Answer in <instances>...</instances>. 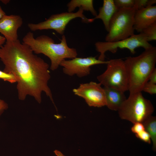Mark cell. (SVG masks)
Segmentation results:
<instances>
[{
    "mask_svg": "<svg viewBox=\"0 0 156 156\" xmlns=\"http://www.w3.org/2000/svg\"><path fill=\"white\" fill-rule=\"evenodd\" d=\"M0 59L4 65L3 71L12 74L16 79L20 100L29 95L40 103L44 92L55 105L48 84L51 78L49 65L35 55L28 45L18 39L6 41L0 48Z\"/></svg>",
    "mask_w": 156,
    "mask_h": 156,
    "instance_id": "1",
    "label": "cell"
},
{
    "mask_svg": "<svg viewBox=\"0 0 156 156\" xmlns=\"http://www.w3.org/2000/svg\"><path fill=\"white\" fill-rule=\"evenodd\" d=\"M23 41L35 53L42 54L47 57L51 62L50 68L53 71L57 69L64 60L72 59L77 55L76 49L68 46L64 35L62 36L61 42L55 43L48 36L43 35L35 38L33 33L29 31L23 37Z\"/></svg>",
    "mask_w": 156,
    "mask_h": 156,
    "instance_id": "2",
    "label": "cell"
},
{
    "mask_svg": "<svg viewBox=\"0 0 156 156\" xmlns=\"http://www.w3.org/2000/svg\"><path fill=\"white\" fill-rule=\"evenodd\" d=\"M124 61L128 79L129 94L142 92L154 70L156 63V47L145 50L139 55L129 56Z\"/></svg>",
    "mask_w": 156,
    "mask_h": 156,
    "instance_id": "3",
    "label": "cell"
},
{
    "mask_svg": "<svg viewBox=\"0 0 156 156\" xmlns=\"http://www.w3.org/2000/svg\"><path fill=\"white\" fill-rule=\"evenodd\" d=\"M154 111L151 101L145 98L142 92L129 94L118 110L120 118L133 124L143 123Z\"/></svg>",
    "mask_w": 156,
    "mask_h": 156,
    "instance_id": "4",
    "label": "cell"
},
{
    "mask_svg": "<svg viewBox=\"0 0 156 156\" xmlns=\"http://www.w3.org/2000/svg\"><path fill=\"white\" fill-rule=\"evenodd\" d=\"M136 10L134 7L118 9L110 21L105 42L120 40L134 34V18Z\"/></svg>",
    "mask_w": 156,
    "mask_h": 156,
    "instance_id": "5",
    "label": "cell"
},
{
    "mask_svg": "<svg viewBox=\"0 0 156 156\" xmlns=\"http://www.w3.org/2000/svg\"><path fill=\"white\" fill-rule=\"evenodd\" d=\"M106 70L97 79L104 87L115 89L125 92L128 90V79L124 61L111 59L107 64Z\"/></svg>",
    "mask_w": 156,
    "mask_h": 156,
    "instance_id": "6",
    "label": "cell"
},
{
    "mask_svg": "<svg viewBox=\"0 0 156 156\" xmlns=\"http://www.w3.org/2000/svg\"><path fill=\"white\" fill-rule=\"evenodd\" d=\"M95 46L96 51L100 53L98 59L102 61H105V53L108 51L114 53L116 52L118 48L127 49L134 54L136 48L142 47L146 50L153 47L147 41L146 35L143 32L116 41L98 42L95 43Z\"/></svg>",
    "mask_w": 156,
    "mask_h": 156,
    "instance_id": "7",
    "label": "cell"
},
{
    "mask_svg": "<svg viewBox=\"0 0 156 156\" xmlns=\"http://www.w3.org/2000/svg\"><path fill=\"white\" fill-rule=\"evenodd\" d=\"M83 11L82 8H79L78 10L75 12H64L53 14L44 21L36 24L29 23L27 26L32 31L51 29L63 35L67 25L74 19L80 18L83 22L90 23V18H87L84 15Z\"/></svg>",
    "mask_w": 156,
    "mask_h": 156,
    "instance_id": "8",
    "label": "cell"
},
{
    "mask_svg": "<svg viewBox=\"0 0 156 156\" xmlns=\"http://www.w3.org/2000/svg\"><path fill=\"white\" fill-rule=\"evenodd\" d=\"M99 83L91 81L80 84L73 89L74 94L83 98L90 107H101L106 106L105 92Z\"/></svg>",
    "mask_w": 156,
    "mask_h": 156,
    "instance_id": "9",
    "label": "cell"
},
{
    "mask_svg": "<svg viewBox=\"0 0 156 156\" xmlns=\"http://www.w3.org/2000/svg\"><path fill=\"white\" fill-rule=\"evenodd\" d=\"M108 61H102L95 57L86 58L76 57L69 60L62 61L60 66L63 67L64 73L69 76L76 75L81 78L88 76L90 73L91 66L96 64H106Z\"/></svg>",
    "mask_w": 156,
    "mask_h": 156,
    "instance_id": "10",
    "label": "cell"
},
{
    "mask_svg": "<svg viewBox=\"0 0 156 156\" xmlns=\"http://www.w3.org/2000/svg\"><path fill=\"white\" fill-rule=\"evenodd\" d=\"M23 23L20 16L5 14L0 19V33L3 35L6 41H16L18 39V30Z\"/></svg>",
    "mask_w": 156,
    "mask_h": 156,
    "instance_id": "11",
    "label": "cell"
},
{
    "mask_svg": "<svg viewBox=\"0 0 156 156\" xmlns=\"http://www.w3.org/2000/svg\"><path fill=\"white\" fill-rule=\"evenodd\" d=\"M134 27L138 32L143 31L156 22V6H147L136 10L134 16Z\"/></svg>",
    "mask_w": 156,
    "mask_h": 156,
    "instance_id": "12",
    "label": "cell"
},
{
    "mask_svg": "<svg viewBox=\"0 0 156 156\" xmlns=\"http://www.w3.org/2000/svg\"><path fill=\"white\" fill-rule=\"evenodd\" d=\"M118 9L114 0H104L103 6L99 9L98 14L94 18H90V23L93 22L96 19H101L108 32L110 21Z\"/></svg>",
    "mask_w": 156,
    "mask_h": 156,
    "instance_id": "13",
    "label": "cell"
},
{
    "mask_svg": "<svg viewBox=\"0 0 156 156\" xmlns=\"http://www.w3.org/2000/svg\"><path fill=\"white\" fill-rule=\"evenodd\" d=\"M103 88L105 94L106 106L111 110L118 111L127 99L124 92L114 88Z\"/></svg>",
    "mask_w": 156,
    "mask_h": 156,
    "instance_id": "14",
    "label": "cell"
},
{
    "mask_svg": "<svg viewBox=\"0 0 156 156\" xmlns=\"http://www.w3.org/2000/svg\"><path fill=\"white\" fill-rule=\"evenodd\" d=\"M92 0H72L67 4L68 12H73L77 7L81 8L84 11L90 12L95 16L97 14L95 10Z\"/></svg>",
    "mask_w": 156,
    "mask_h": 156,
    "instance_id": "15",
    "label": "cell"
},
{
    "mask_svg": "<svg viewBox=\"0 0 156 156\" xmlns=\"http://www.w3.org/2000/svg\"><path fill=\"white\" fill-rule=\"evenodd\" d=\"M145 130L150 135L153 142L152 150L156 151V117L151 116L142 123Z\"/></svg>",
    "mask_w": 156,
    "mask_h": 156,
    "instance_id": "16",
    "label": "cell"
},
{
    "mask_svg": "<svg viewBox=\"0 0 156 156\" xmlns=\"http://www.w3.org/2000/svg\"><path fill=\"white\" fill-rule=\"evenodd\" d=\"M142 32L146 36L147 41L156 40V22H155L144 29Z\"/></svg>",
    "mask_w": 156,
    "mask_h": 156,
    "instance_id": "17",
    "label": "cell"
},
{
    "mask_svg": "<svg viewBox=\"0 0 156 156\" xmlns=\"http://www.w3.org/2000/svg\"><path fill=\"white\" fill-rule=\"evenodd\" d=\"M115 4L118 9L131 8L134 6L135 0H114Z\"/></svg>",
    "mask_w": 156,
    "mask_h": 156,
    "instance_id": "18",
    "label": "cell"
},
{
    "mask_svg": "<svg viewBox=\"0 0 156 156\" xmlns=\"http://www.w3.org/2000/svg\"><path fill=\"white\" fill-rule=\"evenodd\" d=\"M156 2V0H135L134 7L138 10L153 5Z\"/></svg>",
    "mask_w": 156,
    "mask_h": 156,
    "instance_id": "19",
    "label": "cell"
},
{
    "mask_svg": "<svg viewBox=\"0 0 156 156\" xmlns=\"http://www.w3.org/2000/svg\"><path fill=\"white\" fill-rule=\"evenodd\" d=\"M0 79L11 83L16 82V79L13 75L1 70H0Z\"/></svg>",
    "mask_w": 156,
    "mask_h": 156,
    "instance_id": "20",
    "label": "cell"
},
{
    "mask_svg": "<svg viewBox=\"0 0 156 156\" xmlns=\"http://www.w3.org/2000/svg\"><path fill=\"white\" fill-rule=\"evenodd\" d=\"M142 91L151 94H155L156 93V84L148 81L144 85Z\"/></svg>",
    "mask_w": 156,
    "mask_h": 156,
    "instance_id": "21",
    "label": "cell"
},
{
    "mask_svg": "<svg viewBox=\"0 0 156 156\" xmlns=\"http://www.w3.org/2000/svg\"><path fill=\"white\" fill-rule=\"evenodd\" d=\"M136 137L146 143L150 144L151 142L150 135L145 130L135 134Z\"/></svg>",
    "mask_w": 156,
    "mask_h": 156,
    "instance_id": "22",
    "label": "cell"
},
{
    "mask_svg": "<svg viewBox=\"0 0 156 156\" xmlns=\"http://www.w3.org/2000/svg\"><path fill=\"white\" fill-rule=\"evenodd\" d=\"M133 124V125L131 128V130L135 134L145 130L144 125L142 123L137 122Z\"/></svg>",
    "mask_w": 156,
    "mask_h": 156,
    "instance_id": "23",
    "label": "cell"
},
{
    "mask_svg": "<svg viewBox=\"0 0 156 156\" xmlns=\"http://www.w3.org/2000/svg\"><path fill=\"white\" fill-rule=\"evenodd\" d=\"M8 108V104L3 100L0 99V116Z\"/></svg>",
    "mask_w": 156,
    "mask_h": 156,
    "instance_id": "24",
    "label": "cell"
},
{
    "mask_svg": "<svg viewBox=\"0 0 156 156\" xmlns=\"http://www.w3.org/2000/svg\"><path fill=\"white\" fill-rule=\"evenodd\" d=\"M148 81L153 83H156V68H155L150 75Z\"/></svg>",
    "mask_w": 156,
    "mask_h": 156,
    "instance_id": "25",
    "label": "cell"
},
{
    "mask_svg": "<svg viewBox=\"0 0 156 156\" xmlns=\"http://www.w3.org/2000/svg\"><path fill=\"white\" fill-rule=\"evenodd\" d=\"M5 38L3 36L0 35V48L6 42Z\"/></svg>",
    "mask_w": 156,
    "mask_h": 156,
    "instance_id": "26",
    "label": "cell"
},
{
    "mask_svg": "<svg viewBox=\"0 0 156 156\" xmlns=\"http://www.w3.org/2000/svg\"><path fill=\"white\" fill-rule=\"evenodd\" d=\"M54 152L57 156H65L62 153L58 150H55Z\"/></svg>",
    "mask_w": 156,
    "mask_h": 156,
    "instance_id": "27",
    "label": "cell"
},
{
    "mask_svg": "<svg viewBox=\"0 0 156 156\" xmlns=\"http://www.w3.org/2000/svg\"><path fill=\"white\" fill-rule=\"evenodd\" d=\"M5 12L3 10L1 7L0 5V19L5 15Z\"/></svg>",
    "mask_w": 156,
    "mask_h": 156,
    "instance_id": "28",
    "label": "cell"
},
{
    "mask_svg": "<svg viewBox=\"0 0 156 156\" xmlns=\"http://www.w3.org/2000/svg\"><path fill=\"white\" fill-rule=\"evenodd\" d=\"M1 1L5 4H7L9 3L10 0H1Z\"/></svg>",
    "mask_w": 156,
    "mask_h": 156,
    "instance_id": "29",
    "label": "cell"
}]
</instances>
